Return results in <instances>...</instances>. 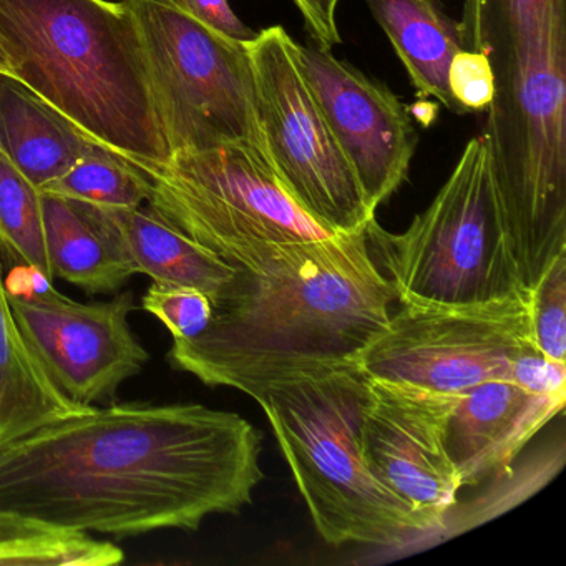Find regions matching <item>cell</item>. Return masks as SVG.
<instances>
[{
    "mask_svg": "<svg viewBox=\"0 0 566 566\" xmlns=\"http://www.w3.org/2000/svg\"><path fill=\"white\" fill-rule=\"evenodd\" d=\"M530 334L549 359L566 363V253L528 291Z\"/></svg>",
    "mask_w": 566,
    "mask_h": 566,
    "instance_id": "22",
    "label": "cell"
},
{
    "mask_svg": "<svg viewBox=\"0 0 566 566\" xmlns=\"http://www.w3.org/2000/svg\"><path fill=\"white\" fill-rule=\"evenodd\" d=\"M459 397L367 379L363 417L367 463L433 532L446 528L463 489L446 449L447 420Z\"/></svg>",
    "mask_w": 566,
    "mask_h": 566,
    "instance_id": "11",
    "label": "cell"
},
{
    "mask_svg": "<svg viewBox=\"0 0 566 566\" xmlns=\"http://www.w3.org/2000/svg\"><path fill=\"white\" fill-rule=\"evenodd\" d=\"M207 329L174 339L168 363L208 387L260 399L304 377L356 367L399 294L374 260L367 227L238 254Z\"/></svg>",
    "mask_w": 566,
    "mask_h": 566,
    "instance_id": "2",
    "label": "cell"
},
{
    "mask_svg": "<svg viewBox=\"0 0 566 566\" xmlns=\"http://www.w3.org/2000/svg\"><path fill=\"white\" fill-rule=\"evenodd\" d=\"M0 251L54 284L45 247L42 193L0 151Z\"/></svg>",
    "mask_w": 566,
    "mask_h": 566,
    "instance_id": "20",
    "label": "cell"
},
{
    "mask_svg": "<svg viewBox=\"0 0 566 566\" xmlns=\"http://www.w3.org/2000/svg\"><path fill=\"white\" fill-rule=\"evenodd\" d=\"M256 402L324 542L397 548L433 533L367 463V379L357 367L281 384Z\"/></svg>",
    "mask_w": 566,
    "mask_h": 566,
    "instance_id": "4",
    "label": "cell"
},
{
    "mask_svg": "<svg viewBox=\"0 0 566 566\" xmlns=\"http://www.w3.org/2000/svg\"><path fill=\"white\" fill-rule=\"evenodd\" d=\"M409 112H412L413 117H416L419 124H422L423 127H429V125L436 120L439 108H437V105L432 104V102H420V104L412 105Z\"/></svg>",
    "mask_w": 566,
    "mask_h": 566,
    "instance_id": "28",
    "label": "cell"
},
{
    "mask_svg": "<svg viewBox=\"0 0 566 566\" xmlns=\"http://www.w3.org/2000/svg\"><path fill=\"white\" fill-rule=\"evenodd\" d=\"M137 22L170 154L240 145L271 165L248 44L195 18L181 0H124Z\"/></svg>",
    "mask_w": 566,
    "mask_h": 566,
    "instance_id": "6",
    "label": "cell"
},
{
    "mask_svg": "<svg viewBox=\"0 0 566 566\" xmlns=\"http://www.w3.org/2000/svg\"><path fill=\"white\" fill-rule=\"evenodd\" d=\"M181 2L195 18L233 41L248 44L258 35V32L234 14L230 0H181Z\"/></svg>",
    "mask_w": 566,
    "mask_h": 566,
    "instance_id": "26",
    "label": "cell"
},
{
    "mask_svg": "<svg viewBox=\"0 0 566 566\" xmlns=\"http://www.w3.org/2000/svg\"><path fill=\"white\" fill-rule=\"evenodd\" d=\"M509 379L528 392L566 399V363L546 357L532 339L513 360Z\"/></svg>",
    "mask_w": 566,
    "mask_h": 566,
    "instance_id": "25",
    "label": "cell"
},
{
    "mask_svg": "<svg viewBox=\"0 0 566 566\" xmlns=\"http://www.w3.org/2000/svg\"><path fill=\"white\" fill-rule=\"evenodd\" d=\"M142 307L180 340L200 336L213 317L210 297L195 287L151 283L142 297Z\"/></svg>",
    "mask_w": 566,
    "mask_h": 566,
    "instance_id": "23",
    "label": "cell"
},
{
    "mask_svg": "<svg viewBox=\"0 0 566 566\" xmlns=\"http://www.w3.org/2000/svg\"><path fill=\"white\" fill-rule=\"evenodd\" d=\"M301 72L377 211L409 177L419 137L409 108L380 82L321 45H296Z\"/></svg>",
    "mask_w": 566,
    "mask_h": 566,
    "instance_id": "12",
    "label": "cell"
},
{
    "mask_svg": "<svg viewBox=\"0 0 566 566\" xmlns=\"http://www.w3.org/2000/svg\"><path fill=\"white\" fill-rule=\"evenodd\" d=\"M296 45L281 25L248 42L271 167L310 217L334 233H356L376 211L301 72Z\"/></svg>",
    "mask_w": 566,
    "mask_h": 566,
    "instance_id": "9",
    "label": "cell"
},
{
    "mask_svg": "<svg viewBox=\"0 0 566 566\" xmlns=\"http://www.w3.org/2000/svg\"><path fill=\"white\" fill-rule=\"evenodd\" d=\"M9 301L35 359L75 402L112 399L150 359L128 323L135 311L132 291H118L104 303H78L45 283L29 293L9 290Z\"/></svg>",
    "mask_w": 566,
    "mask_h": 566,
    "instance_id": "10",
    "label": "cell"
},
{
    "mask_svg": "<svg viewBox=\"0 0 566 566\" xmlns=\"http://www.w3.org/2000/svg\"><path fill=\"white\" fill-rule=\"evenodd\" d=\"M42 210L55 280L98 296L117 294L137 274L102 208L42 193Z\"/></svg>",
    "mask_w": 566,
    "mask_h": 566,
    "instance_id": "15",
    "label": "cell"
},
{
    "mask_svg": "<svg viewBox=\"0 0 566 566\" xmlns=\"http://www.w3.org/2000/svg\"><path fill=\"white\" fill-rule=\"evenodd\" d=\"M107 150L11 75L0 74V151L39 191Z\"/></svg>",
    "mask_w": 566,
    "mask_h": 566,
    "instance_id": "14",
    "label": "cell"
},
{
    "mask_svg": "<svg viewBox=\"0 0 566 566\" xmlns=\"http://www.w3.org/2000/svg\"><path fill=\"white\" fill-rule=\"evenodd\" d=\"M0 74L11 75V69H9L8 61H6L4 54L0 51Z\"/></svg>",
    "mask_w": 566,
    "mask_h": 566,
    "instance_id": "30",
    "label": "cell"
},
{
    "mask_svg": "<svg viewBox=\"0 0 566 566\" xmlns=\"http://www.w3.org/2000/svg\"><path fill=\"white\" fill-rule=\"evenodd\" d=\"M150 190V181L138 168L114 151L101 150L78 160L41 193L98 208H140Z\"/></svg>",
    "mask_w": 566,
    "mask_h": 566,
    "instance_id": "21",
    "label": "cell"
},
{
    "mask_svg": "<svg viewBox=\"0 0 566 566\" xmlns=\"http://www.w3.org/2000/svg\"><path fill=\"white\" fill-rule=\"evenodd\" d=\"M263 433L201 403H112L0 447V510L62 528L193 532L238 513L264 479Z\"/></svg>",
    "mask_w": 566,
    "mask_h": 566,
    "instance_id": "1",
    "label": "cell"
},
{
    "mask_svg": "<svg viewBox=\"0 0 566 566\" xmlns=\"http://www.w3.org/2000/svg\"><path fill=\"white\" fill-rule=\"evenodd\" d=\"M399 301L485 303L528 294L516 263L485 135L463 148L426 211L403 233L367 224Z\"/></svg>",
    "mask_w": 566,
    "mask_h": 566,
    "instance_id": "5",
    "label": "cell"
},
{
    "mask_svg": "<svg viewBox=\"0 0 566 566\" xmlns=\"http://www.w3.org/2000/svg\"><path fill=\"white\" fill-rule=\"evenodd\" d=\"M140 171L150 181L148 210L224 261L340 234L310 217L273 167L240 145L171 155Z\"/></svg>",
    "mask_w": 566,
    "mask_h": 566,
    "instance_id": "7",
    "label": "cell"
},
{
    "mask_svg": "<svg viewBox=\"0 0 566 566\" xmlns=\"http://www.w3.org/2000/svg\"><path fill=\"white\" fill-rule=\"evenodd\" d=\"M565 402L528 392L510 379L485 380L460 394L447 420L446 449L462 486L505 475Z\"/></svg>",
    "mask_w": 566,
    "mask_h": 566,
    "instance_id": "13",
    "label": "cell"
},
{
    "mask_svg": "<svg viewBox=\"0 0 566 566\" xmlns=\"http://www.w3.org/2000/svg\"><path fill=\"white\" fill-rule=\"evenodd\" d=\"M402 62L417 97L460 114L449 88V67L462 48L459 22L442 0H364ZM462 115V114H460Z\"/></svg>",
    "mask_w": 566,
    "mask_h": 566,
    "instance_id": "17",
    "label": "cell"
},
{
    "mask_svg": "<svg viewBox=\"0 0 566 566\" xmlns=\"http://www.w3.org/2000/svg\"><path fill=\"white\" fill-rule=\"evenodd\" d=\"M399 304L357 359L367 379L457 396L485 380L509 379L513 360L532 339L528 294L485 303Z\"/></svg>",
    "mask_w": 566,
    "mask_h": 566,
    "instance_id": "8",
    "label": "cell"
},
{
    "mask_svg": "<svg viewBox=\"0 0 566 566\" xmlns=\"http://www.w3.org/2000/svg\"><path fill=\"white\" fill-rule=\"evenodd\" d=\"M125 555L91 533L0 510V566H114Z\"/></svg>",
    "mask_w": 566,
    "mask_h": 566,
    "instance_id": "19",
    "label": "cell"
},
{
    "mask_svg": "<svg viewBox=\"0 0 566 566\" xmlns=\"http://www.w3.org/2000/svg\"><path fill=\"white\" fill-rule=\"evenodd\" d=\"M317 8H319L321 14L324 15L329 24L337 25L336 22V12L337 6H339L340 0H316Z\"/></svg>",
    "mask_w": 566,
    "mask_h": 566,
    "instance_id": "29",
    "label": "cell"
},
{
    "mask_svg": "<svg viewBox=\"0 0 566 566\" xmlns=\"http://www.w3.org/2000/svg\"><path fill=\"white\" fill-rule=\"evenodd\" d=\"M91 407L65 396L35 359L15 323L0 261V447Z\"/></svg>",
    "mask_w": 566,
    "mask_h": 566,
    "instance_id": "18",
    "label": "cell"
},
{
    "mask_svg": "<svg viewBox=\"0 0 566 566\" xmlns=\"http://www.w3.org/2000/svg\"><path fill=\"white\" fill-rule=\"evenodd\" d=\"M449 88L460 114L485 112L495 94L492 67L486 55L460 49L450 62Z\"/></svg>",
    "mask_w": 566,
    "mask_h": 566,
    "instance_id": "24",
    "label": "cell"
},
{
    "mask_svg": "<svg viewBox=\"0 0 566 566\" xmlns=\"http://www.w3.org/2000/svg\"><path fill=\"white\" fill-rule=\"evenodd\" d=\"M291 2L303 18L306 31L310 32L314 44L324 49H333L334 45L340 44L339 29L324 19L316 0H291Z\"/></svg>",
    "mask_w": 566,
    "mask_h": 566,
    "instance_id": "27",
    "label": "cell"
},
{
    "mask_svg": "<svg viewBox=\"0 0 566 566\" xmlns=\"http://www.w3.org/2000/svg\"><path fill=\"white\" fill-rule=\"evenodd\" d=\"M0 51L12 77L95 144L138 170L170 160L124 0H0Z\"/></svg>",
    "mask_w": 566,
    "mask_h": 566,
    "instance_id": "3",
    "label": "cell"
},
{
    "mask_svg": "<svg viewBox=\"0 0 566 566\" xmlns=\"http://www.w3.org/2000/svg\"><path fill=\"white\" fill-rule=\"evenodd\" d=\"M137 274L154 283L195 287L217 301L230 283L233 264L201 247L150 210L102 208Z\"/></svg>",
    "mask_w": 566,
    "mask_h": 566,
    "instance_id": "16",
    "label": "cell"
}]
</instances>
